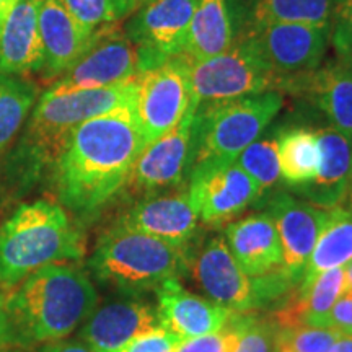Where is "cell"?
Here are the masks:
<instances>
[{
  "label": "cell",
  "instance_id": "cell-1",
  "mask_svg": "<svg viewBox=\"0 0 352 352\" xmlns=\"http://www.w3.org/2000/svg\"><path fill=\"white\" fill-rule=\"evenodd\" d=\"M145 145L134 104L83 122L54 162L59 201L72 212H95L126 186Z\"/></svg>",
  "mask_w": 352,
  "mask_h": 352
},
{
  "label": "cell",
  "instance_id": "cell-2",
  "mask_svg": "<svg viewBox=\"0 0 352 352\" xmlns=\"http://www.w3.org/2000/svg\"><path fill=\"white\" fill-rule=\"evenodd\" d=\"M3 297L10 346L59 341L95 311L98 296L88 276L67 263L47 264Z\"/></svg>",
  "mask_w": 352,
  "mask_h": 352
},
{
  "label": "cell",
  "instance_id": "cell-3",
  "mask_svg": "<svg viewBox=\"0 0 352 352\" xmlns=\"http://www.w3.org/2000/svg\"><path fill=\"white\" fill-rule=\"evenodd\" d=\"M83 236L56 202L21 204L0 228V287H13L47 264L83 256Z\"/></svg>",
  "mask_w": 352,
  "mask_h": 352
},
{
  "label": "cell",
  "instance_id": "cell-4",
  "mask_svg": "<svg viewBox=\"0 0 352 352\" xmlns=\"http://www.w3.org/2000/svg\"><path fill=\"white\" fill-rule=\"evenodd\" d=\"M138 96V77L118 85L41 98L21 138L16 165L26 176H36L44 165H54L70 135L83 122L118 108L132 107Z\"/></svg>",
  "mask_w": 352,
  "mask_h": 352
},
{
  "label": "cell",
  "instance_id": "cell-5",
  "mask_svg": "<svg viewBox=\"0 0 352 352\" xmlns=\"http://www.w3.org/2000/svg\"><path fill=\"white\" fill-rule=\"evenodd\" d=\"M186 261L182 246L118 222L101 235L90 267L101 283L122 292L138 294L157 290L168 279H178Z\"/></svg>",
  "mask_w": 352,
  "mask_h": 352
},
{
  "label": "cell",
  "instance_id": "cell-6",
  "mask_svg": "<svg viewBox=\"0 0 352 352\" xmlns=\"http://www.w3.org/2000/svg\"><path fill=\"white\" fill-rule=\"evenodd\" d=\"M280 91L199 104L191 171L235 164L283 108Z\"/></svg>",
  "mask_w": 352,
  "mask_h": 352
},
{
  "label": "cell",
  "instance_id": "cell-7",
  "mask_svg": "<svg viewBox=\"0 0 352 352\" xmlns=\"http://www.w3.org/2000/svg\"><path fill=\"white\" fill-rule=\"evenodd\" d=\"M189 83L192 101L199 107L215 101H227L241 96L296 90V78H284L267 67L254 52L236 41L230 50L209 59L189 60Z\"/></svg>",
  "mask_w": 352,
  "mask_h": 352
},
{
  "label": "cell",
  "instance_id": "cell-8",
  "mask_svg": "<svg viewBox=\"0 0 352 352\" xmlns=\"http://www.w3.org/2000/svg\"><path fill=\"white\" fill-rule=\"evenodd\" d=\"M272 72L284 78L307 76L321 67L329 43V28L305 23L261 25L240 33Z\"/></svg>",
  "mask_w": 352,
  "mask_h": 352
},
{
  "label": "cell",
  "instance_id": "cell-9",
  "mask_svg": "<svg viewBox=\"0 0 352 352\" xmlns=\"http://www.w3.org/2000/svg\"><path fill=\"white\" fill-rule=\"evenodd\" d=\"M196 0H151L135 10L124 33L138 54L139 74L182 56Z\"/></svg>",
  "mask_w": 352,
  "mask_h": 352
},
{
  "label": "cell",
  "instance_id": "cell-10",
  "mask_svg": "<svg viewBox=\"0 0 352 352\" xmlns=\"http://www.w3.org/2000/svg\"><path fill=\"white\" fill-rule=\"evenodd\" d=\"M192 104L188 57L178 56L138 76L134 111L147 144L182 122Z\"/></svg>",
  "mask_w": 352,
  "mask_h": 352
},
{
  "label": "cell",
  "instance_id": "cell-11",
  "mask_svg": "<svg viewBox=\"0 0 352 352\" xmlns=\"http://www.w3.org/2000/svg\"><path fill=\"white\" fill-rule=\"evenodd\" d=\"M139 76L138 54L122 30L116 25L100 30L95 43L80 60L69 69L43 95L60 96L83 90H96L129 82Z\"/></svg>",
  "mask_w": 352,
  "mask_h": 352
},
{
  "label": "cell",
  "instance_id": "cell-12",
  "mask_svg": "<svg viewBox=\"0 0 352 352\" xmlns=\"http://www.w3.org/2000/svg\"><path fill=\"white\" fill-rule=\"evenodd\" d=\"M196 111L197 104L192 101L178 126L145 145L126 186L139 192H153L182 183L192 160Z\"/></svg>",
  "mask_w": 352,
  "mask_h": 352
},
{
  "label": "cell",
  "instance_id": "cell-13",
  "mask_svg": "<svg viewBox=\"0 0 352 352\" xmlns=\"http://www.w3.org/2000/svg\"><path fill=\"white\" fill-rule=\"evenodd\" d=\"M191 271L201 289L233 314H245L258 305L261 290L241 270L222 236L206 241L192 261Z\"/></svg>",
  "mask_w": 352,
  "mask_h": 352
},
{
  "label": "cell",
  "instance_id": "cell-14",
  "mask_svg": "<svg viewBox=\"0 0 352 352\" xmlns=\"http://www.w3.org/2000/svg\"><path fill=\"white\" fill-rule=\"evenodd\" d=\"M100 30L80 23L63 0H43L39 7L43 65L38 72L43 80H59L90 50Z\"/></svg>",
  "mask_w": 352,
  "mask_h": 352
},
{
  "label": "cell",
  "instance_id": "cell-15",
  "mask_svg": "<svg viewBox=\"0 0 352 352\" xmlns=\"http://www.w3.org/2000/svg\"><path fill=\"white\" fill-rule=\"evenodd\" d=\"M189 199L202 222L235 217L259 197L258 184L236 164L191 171Z\"/></svg>",
  "mask_w": 352,
  "mask_h": 352
},
{
  "label": "cell",
  "instance_id": "cell-16",
  "mask_svg": "<svg viewBox=\"0 0 352 352\" xmlns=\"http://www.w3.org/2000/svg\"><path fill=\"white\" fill-rule=\"evenodd\" d=\"M283 245L284 271L290 280H300L316 241L327 226L329 209L303 202L290 195H277L267 206Z\"/></svg>",
  "mask_w": 352,
  "mask_h": 352
},
{
  "label": "cell",
  "instance_id": "cell-17",
  "mask_svg": "<svg viewBox=\"0 0 352 352\" xmlns=\"http://www.w3.org/2000/svg\"><path fill=\"white\" fill-rule=\"evenodd\" d=\"M228 248L250 277L263 283H290L283 245L270 214H254L227 227Z\"/></svg>",
  "mask_w": 352,
  "mask_h": 352
},
{
  "label": "cell",
  "instance_id": "cell-18",
  "mask_svg": "<svg viewBox=\"0 0 352 352\" xmlns=\"http://www.w3.org/2000/svg\"><path fill=\"white\" fill-rule=\"evenodd\" d=\"M158 316L162 327L182 340L204 336L227 327L233 311L188 292L178 279H168L157 289Z\"/></svg>",
  "mask_w": 352,
  "mask_h": 352
},
{
  "label": "cell",
  "instance_id": "cell-19",
  "mask_svg": "<svg viewBox=\"0 0 352 352\" xmlns=\"http://www.w3.org/2000/svg\"><path fill=\"white\" fill-rule=\"evenodd\" d=\"M162 327L157 308L144 302H111L94 311L82 329V342L94 352H120L145 331Z\"/></svg>",
  "mask_w": 352,
  "mask_h": 352
},
{
  "label": "cell",
  "instance_id": "cell-20",
  "mask_svg": "<svg viewBox=\"0 0 352 352\" xmlns=\"http://www.w3.org/2000/svg\"><path fill=\"white\" fill-rule=\"evenodd\" d=\"M126 227L186 248L197 230V212L188 191L168 196L145 197L120 220Z\"/></svg>",
  "mask_w": 352,
  "mask_h": 352
},
{
  "label": "cell",
  "instance_id": "cell-21",
  "mask_svg": "<svg viewBox=\"0 0 352 352\" xmlns=\"http://www.w3.org/2000/svg\"><path fill=\"white\" fill-rule=\"evenodd\" d=\"M43 0H16L0 26V74L25 76L39 72L43 41L39 34V7Z\"/></svg>",
  "mask_w": 352,
  "mask_h": 352
},
{
  "label": "cell",
  "instance_id": "cell-22",
  "mask_svg": "<svg viewBox=\"0 0 352 352\" xmlns=\"http://www.w3.org/2000/svg\"><path fill=\"white\" fill-rule=\"evenodd\" d=\"M316 134L321 147L318 175L296 189L311 204L333 209L342 206L352 184V142L331 126Z\"/></svg>",
  "mask_w": 352,
  "mask_h": 352
},
{
  "label": "cell",
  "instance_id": "cell-23",
  "mask_svg": "<svg viewBox=\"0 0 352 352\" xmlns=\"http://www.w3.org/2000/svg\"><path fill=\"white\" fill-rule=\"evenodd\" d=\"M298 87L327 114L329 126L352 142V59L338 57L303 76Z\"/></svg>",
  "mask_w": 352,
  "mask_h": 352
},
{
  "label": "cell",
  "instance_id": "cell-24",
  "mask_svg": "<svg viewBox=\"0 0 352 352\" xmlns=\"http://www.w3.org/2000/svg\"><path fill=\"white\" fill-rule=\"evenodd\" d=\"M240 33L261 25L305 23L329 28L331 0H227Z\"/></svg>",
  "mask_w": 352,
  "mask_h": 352
},
{
  "label": "cell",
  "instance_id": "cell-25",
  "mask_svg": "<svg viewBox=\"0 0 352 352\" xmlns=\"http://www.w3.org/2000/svg\"><path fill=\"white\" fill-rule=\"evenodd\" d=\"M233 23L227 0H196L183 56L189 60L209 59L230 50Z\"/></svg>",
  "mask_w": 352,
  "mask_h": 352
},
{
  "label": "cell",
  "instance_id": "cell-26",
  "mask_svg": "<svg viewBox=\"0 0 352 352\" xmlns=\"http://www.w3.org/2000/svg\"><path fill=\"white\" fill-rule=\"evenodd\" d=\"M352 263V212L338 206L329 209L327 226L316 241L314 253L303 271L300 283L314 279L320 272L346 267Z\"/></svg>",
  "mask_w": 352,
  "mask_h": 352
},
{
  "label": "cell",
  "instance_id": "cell-27",
  "mask_svg": "<svg viewBox=\"0 0 352 352\" xmlns=\"http://www.w3.org/2000/svg\"><path fill=\"white\" fill-rule=\"evenodd\" d=\"M280 176L290 186L298 188L318 175L321 147L316 131L294 129L277 140Z\"/></svg>",
  "mask_w": 352,
  "mask_h": 352
},
{
  "label": "cell",
  "instance_id": "cell-28",
  "mask_svg": "<svg viewBox=\"0 0 352 352\" xmlns=\"http://www.w3.org/2000/svg\"><path fill=\"white\" fill-rule=\"evenodd\" d=\"M38 91L36 83L28 78L0 74V155L23 127Z\"/></svg>",
  "mask_w": 352,
  "mask_h": 352
},
{
  "label": "cell",
  "instance_id": "cell-29",
  "mask_svg": "<svg viewBox=\"0 0 352 352\" xmlns=\"http://www.w3.org/2000/svg\"><path fill=\"white\" fill-rule=\"evenodd\" d=\"M235 164L258 184L259 197H261L280 178L277 140L256 139L240 153Z\"/></svg>",
  "mask_w": 352,
  "mask_h": 352
},
{
  "label": "cell",
  "instance_id": "cell-30",
  "mask_svg": "<svg viewBox=\"0 0 352 352\" xmlns=\"http://www.w3.org/2000/svg\"><path fill=\"white\" fill-rule=\"evenodd\" d=\"M239 327L240 340L235 352H279L280 328L272 320H258L245 315H233Z\"/></svg>",
  "mask_w": 352,
  "mask_h": 352
},
{
  "label": "cell",
  "instance_id": "cell-31",
  "mask_svg": "<svg viewBox=\"0 0 352 352\" xmlns=\"http://www.w3.org/2000/svg\"><path fill=\"white\" fill-rule=\"evenodd\" d=\"M341 333L334 328L297 324L280 329V344L292 352H329Z\"/></svg>",
  "mask_w": 352,
  "mask_h": 352
},
{
  "label": "cell",
  "instance_id": "cell-32",
  "mask_svg": "<svg viewBox=\"0 0 352 352\" xmlns=\"http://www.w3.org/2000/svg\"><path fill=\"white\" fill-rule=\"evenodd\" d=\"M63 2L69 12L90 30L116 25V21L122 19L114 0H63Z\"/></svg>",
  "mask_w": 352,
  "mask_h": 352
},
{
  "label": "cell",
  "instance_id": "cell-33",
  "mask_svg": "<svg viewBox=\"0 0 352 352\" xmlns=\"http://www.w3.org/2000/svg\"><path fill=\"white\" fill-rule=\"evenodd\" d=\"M329 41L338 57L352 59V0H331Z\"/></svg>",
  "mask_w": 352,
  "mask_h": 352
},
{
  "label": "cell",
  "instance_id": "cell-34",
  "mask_svg": "<svg viewBox=\"0 0 352 352\" xmlns=\"http://www.w3.org/2000/svg\"><path fill=\"white\" fill-rule=\"evenodd\" d=\"M233 315L226 328H222L220 331L204 334V336L184 340L176 347L175 352H235L240 333L235 320H233Z\"/></svg>",
  "mask_w": 352,
  "mask_h": 352
},
{
  "label": "cell",
  "instance_id": "cell-35",
  "mask_svg": "<svg viewBox=\"0 0 352 352\" xmlns=\"http://www.w3.org/2000/svg\"><path fill=\"white\" fill-rule=\"evenodd\" d=\"M182 341V338L170 329L158 327L135 336L120 352H175Z\"/></svg>",
  "mask_w": 352,
  "mask_h": 352
},
{
  "label": "cell",
  "instance_id": "cell-36",
  "mask_svg": "<svg viewBox=\"0 0 352 352\" xmlns=\"http://www.w3.org/2000/svg\"><path fill=\"white\" fill-rule=\"evenodd\" d=\"M328 328L352 336V289H346L334 303L328 316Z\"/></svg>",
  "mask_w": 352,
  "mask_h": 352
},
{
  "label": "cell",
  "instance_id": "cell-37",
  "mask_svg": "<svg viewBox=\"0 0 352 352\" xmlns=\"http://www.w3.org/2000/svg\"><path fill=\"white\" fill-rule=\"evenodd\" d=\"M39 352H94L85 342L77 341H52Z\"/></svg>",
  "mask_w": 352,
  "mask_h": 352
},
{
  "label": "cell",
  "instance_id": "cell-38",
  "mask_svg": "<svg viewBox=\"0 0 352 352\" xmlns=\"http://www.w3.org/2000/svg\"><path fill=\"white\" fill-rule=\"evenodd\" d=\"M10 346V331H8V320L3 305V297L0 296V351H6Z\"/></svg>",
  "mask_w": 352,
  "mask_h": 352
},
{
  "label": "cell",
  "instance_id": "cell-39",
  "mask_svg": "<svg viewBox=\"0 0 352 352\" xmlns=\"http://www.w3.org/2000/svg\"><path fill=\"white\" fill-rule=\"evenodd\" d=\"M329 352H352V336L341 334Z\"/></svg>",
  "mask_w": 352,
  "mask_h": 352
},
{
  "label": "cell",
  "instance_id": "cell-40",
  "mask_svg": "<svg viewBox=\"0 0 352 352\" xmlns=\"http://www.w3.org/2000/svg\"><path fill=\"white\" fill-rule=\"evenodd\" d=\"M114 2H116L118 10H120L122 19L129 15V13L135 12V0H114Z\"/></svg>",
  "mask_w": 352,
  "mask_h": 352
},
{
  "label": "cell",
  "instance_id": "cell-41",
  "mask_svg": "<svg viewBox=\"0 0 352 352\" xmlns=\"http://www.w3.org/2000/svg\"><path fill=\"white\" fill-rule=\"evenodd\" d=\"M16 3V0H0V26H2L3 21L8 16V13Z\"/></svg>",
  "mask_w": 352,
  "mask_h": 352
},
{
  "label": "cell",
  "instance_id": "cell-42",
  "mask_svg": "<svg viewBox=\"0 0 352 352\" xmlns=\"http://www.w3.org/2000/svg\"><path fill=\"white\" fill-rule=\"evenodd\" d=\"M346 271V289H352V263L344 267Z\"/></svg>",
  "mask_w": 352,
  "mask_h": 352
},
{
  "label": "cell",
  "instance_id": "cell-43",
  "mask_svg": "<svg viewBox=\"0 0 352 352\" xmlns=\"http://www.w3.org/2000/svg\"><path fill=\"white\" fill-rule=\"evenodd\" d=\"M342 208H346V209H349L351 212H352V184H351V188H349V191H347V196H346V199H344V202H342Z\"/></svg>",
  "mask_w": 352,
  "mask_h": 352
},
{
  "label": "cell",
  "instance_id": "cell-44",
  "mask_svg": "<svg viewBox=\"0 0 352 352\" xmlns=\"http://www.w3.org/2000/svg\"><path fill=\"white\" fill-rule=\"evenodd\" d=\"M147 2H151V0H135V10H138L139 7H142L144 3H147Z\"/></svg>",
  "mask_w": 352,
  "mask_h": 352
},
{
  "label": "cell",
  "instance_id": "cell-45",
  "mask_svg": "<svg viewBox=\"0 0 352 352\" xmlns=\"http://www.w3.org/2000/svg\"><path fill=\"white\" fill-rule=\"evenodd\" d=\"M279 352H292V351H290L289 347H285V346L280 344V351H279Z\"/></svg>",
  "mask_w": 352,
  "mask_h": 352
},
{
  "label": "cell",
  "instance_id": "cell-46",
  "mask_svg": "<svg viewBox=\"0 0 352 352\" xmlns=\"http://www.w3.org/2000/svg\"><path fill=\"white\" fill-rule=\"evenodd\" d=\"M0 352H6V351H0Z\"/></svg>",
  "mask_w": 352,
  "mask_h": 352
}]
</instances>
